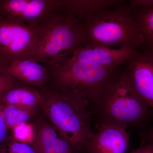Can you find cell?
I'll return each instance as SVG.
<instances>
[{
  "instance_id": "cell-1",
  "label": "cell",
  "mask_w": 153,
  "mask_h": 153,
  "mask_svg": "<svg viewBox=\"0 0 153 153\" xmlns=\"http://www.w3.org/2000/svg\"><path fill=\"white\" fill-rule=\"evenodd\" d=\"M91 106L99 115L100 123L125 128L144 126L152 113L148 105L134 89L125 71H118Z\"/></svg>"
},
{
  "instance_id": "cell-2",
  "label": "cell",
  "mask_w": 153,
  "mask_h": 153,
  "mask_svg": "<svg viewBox=\"0 0 153 153\" xmlns=\"http://www.w3.org/2000/svg\"><path fill=\"white\" fill-rule=\"evenodd\" d=\"M128 5L107 9L81 23L84 46L134 49L146 46L144 38Z\"/></svg>"
},
{
  "instance_id": "cell-3",
  "label": "cell",
  "mask_w": 153,
  "mask_h": 153,
  "mask_svg": "<svg viewBox=\"0 0 153 153\" xmlns=\"http://www.w3.org/2000/svg\"><path fill=\"white\" fill-rule=\"evenodd\" d=\"M39 107L51 124L76 153L85 150L94 132L91 129V112L87 105L58 92L43 93Z\"/></svg>"
},
{
  "instance_id": "cell-4",
  "label": "cell",
  "mask_w": 153,
  "mask_h": 153,
  "mask_svg": "<svg viewBox=\"0 0 153 153\" xmlns=\"http://www.w3.org/2000/svg\"><path fill=\"white\" fill-rule=\"evenodd\" d=\"M52 68L58 93L88 106L119 71L71 57Z\"/></svg>"
},
{
  "instance_id": "cell-5",
  "label": "cell",
  "mask_w": 153,
  "mask_h": 153,
  "mask_svg": "<svg viewBox=\"0 0 153 153\" xmlns=\"http://www.w3.org/2000/svg\"><path fill=\"white\" fill-rule=\"evenodd\" d=\"M84 45L81 22L62 10L44 25L33 59L52 67L67 60Z\"/></svg>"
},
{
  "instance_id": "cell-6",
  "label": "cell",
  "mask_w": 153,
  "mask_h": 153,
  "mask_svg": "<svg viewBox=\"0 0 153 153\" xmlns=\"http://www.w3.org/2000/svg\"><path fill=\"white\" fill-rule=\"evenodd\" d=\"M44 26L0 17V66L5 67L17 59H33Z\"/></svg>"
},
{
  "instance_id": "cell-7",
  "label": "cell",
  "mask_w": 153,
  "mask_h": 153,
  "mask_svg": "<svg viewBox=\"0 0 153 153\" xmlns=\"http://www.w3.org/2000/svg\"><path fill=\"white\" fill-rule=\"evenodd\" d=\"M62 10V0H0V17L31 26L46 25Z\"/></svg>"
},
{
  "instance_id": "cell-8",
  "label": "cell",
  "mask_w": 153,
  "mask_h": 153,
  "mask_svg": "<svg viewBox=\"0 0 153 153\" xmlns=\"http://www.w3.org/2000/svg\"><path fill=\"white\" fill-rule=\"evenodd\" d=\"M125 70L137 93L153 114V48L146 47L143 53L137 51L127 62Z\"/></svg>"
},
{
  "instance_id": "cell-9",
  "label": "cell",
  "mask_w": 153,
  "mask_h": 153,
  "mask_svg": "<svg viewBox=\"0 0 153 153\" xmlns=\"http://www.w3.org/2000/svg\"><path fill=\"white\" fill-rule=\"evenodd\" d=\"M126 128L114 124L100 123L97 131L88 141V153H126L130 145Z\"/></svg>"
},
{
  "instance_id": "cell-10",
  "label": "cell",
  "mask_w": 153,
  "mask_h": 153,
  "mask_svg": "<svg viewBox=\"0 0 153 153\" xmlns=\"http://www.w3.org/2000/svg\"><path fill=\"white\" fill-rule=\"evenodd\" d=\"M137 51L131 48L115 49L101 46L84 45L76 49L70 57L106 68H118L121 64L127 63L131 59Z\"/></svg>"
},
{
  "instance_id": "cell-11",
  "label": "cell",
  "mask_w": 153,
  "mask_h": 153,
  "mask_svg": "<svg viewBox=\"0 0 153 153\" xmlns=\"http://www.w3.org/2000/svg\"><path fill=\"white\" fill-rule=\"evenodd\" d=\"M34 126L35 136L33 145L37 153H76L51 123L40 120Z\"/></svg>"
},
{
  "instance_id": "cell-12",
  "label": "cell",
  "mask_w": 153,
  "mask_h": 153,
  "mask_svg": "<svg viewBox=\"0 0 153 153\" xmlns=\"http://www.w3.org/2000/svg\"><path fill=\"white\" fill-rule=\"evenodd\" d=\"M3 68L15 80L30 86L42 87L48 80L47 68L33 59H17Z\"/></svg>"
},
{
  "instance_id": "cell-13",
  "label": "cell",
  "mask_w": 153,
  "mask_h": 153,
  "mask_svg": "<svg viewBox=\"0 0 153 153\" xmlns=\"http://www.w3.org/2000/svg\"><path fill=\"white\" fill-rule=\"evenodd\" d=\"M119 0H62L63 10L82 23L107 9L124 5Z\"/></svg>"
},
{
  "instance_id": "cell-14",
  "label": "cell",
  "mask_w": 153,
  "mask_h": 153,
  "mask_svg": "<svg viewBox=\"0 0 153 153\" xmlns=\"http://www.w3.org/2000/svg\"><path fill=\"white\" fill-rule=\"evenodd\" d=\"M43 98V94L33 88L16 86L7 90L1 98V104L14 105L27 108L39 106Z\"/></svg>"
},
{
  "instance_id": "cell-15",
  "label": "cell",
  "mask_w": 153,
  "mask_h": 153,
  "mask_svg": "<svg viewBox=\"0 0 153 153\" xmlns=\"http://www.w3.org/2000/svg\"><path fill=\"white\" fill-rule=\"evenodd\" d=\"M0 107L8 129L12 130L22 124L29 123L37 111V108H27L1 103Z\"/></svg>"
},
{
  "instance_id": "cell-16",
  "label": "cell",
  "mask_w": 153,
  "mask_h": 153,
  "mask_svg": "<svg viewBox=\"0 0 153 153\" xmlns=\"http://www.w3.org/2000/svg\"><path fill=\"white\" fill-rule=\"evenodd\" d=\"M137 9L134 11V17L144 38L146 47L153 48V7Z\"/></svg>"
},
{
  "instance_id": "cell-17",
  "label": "cell",
  "mask_w": 153,
  "mask_h": 153,
  "mask_svg": "<svg viewBox=\"0 0 153 153\" xmlns=\"http://www.w3.org/2000/svg\"><path fill=\"white\" fill-rule=\"evenodd\" d=\"M0 153H37L33 145L17 140L13 136H8L0 145Z\"/></svg>"
},
{
  "instance_id": "cell-18",
  "label": "cell",
  "mask_w": 153,
  "mask_h": 153,
  "mask_svg": "<svg viewBox=\"0 0 153 153\" xmlns=\"http://www.w3.org/2000/svg\"><path fill=\"white\" fill-rule=\"evenodd\" d=\"M12 131V135L17 140L33 145L35 136L34 125L30 123L22 124L14 127Z\"/></svg>"
},
{
  "instance_id": "cell-19",
  "label": "cell",
  "mask_w": 153,
  "mask_h": 153,
  "mask_svg": "<svg viewBox=\"0 0 153 153\" xmlns=\"http://www.w3.org/2000/svg\"><path fill=\"white\" fill-rule=\"evenodd\" d=\"M16 85V80L0 66V101L4 93Z\"/></svg>"
},
{
  "instance_id": "cell-20",
  "label": "cell",
  "mask_w": 153,
  "mask_h": 153,
  "mask_svg": "<svg viewBox=\"0 0 153 153\" xmlns=\"http://www.w3.org/2000/svg\"><path fill=\"white\" fill-rule=\"evenodd\" d=\"M128 3L129 7L134 10L153 7V0H131L129 1Z\"/></svg>"
},
{
  "instance_id": "cell-21",
  "label": "cell",
  "mask_w": 153,
  "mask_h": 153,
  "mask_svg": "<svg viewBox=\"0 0 153 153\" xmlns=\"http://www.w3.org/2000/svg\"><path fill=\"white\" fill-rule=\"evenodd\" d=\"M130 153H153V142L144 140L140 148Z\"/></svg>"
},
{
  "instance_id": "cell-22",
  "label": "cell",
  "mask_w": 153,
  "mask_h": 153,
  "mask_svg": "<svg viewBox=\"0 0 153 153\" xmlns=\"http://www.w3.org/2000/svg\"><path fill=\"white\" fill-rule=\"evenodd\" d=\"M8 128L6 125L0 107V145L8 137Z\"/></svg>"
},
{
  "instance_id": "cell-23",
  "label": "cell",
  "mask_w": 153,
  "mask_h": 153,
  "mask_svg": "<svg viewBox=\"0 0 153 153\" xmlns=\"http://www.w3.org/2000/svg\"><path fill=\"white\" fill-rule=\"evenodd\" d=\"M144 140H148L153 142V128L150 129L144 135Z\"/></svg>"
}]
</instances>
